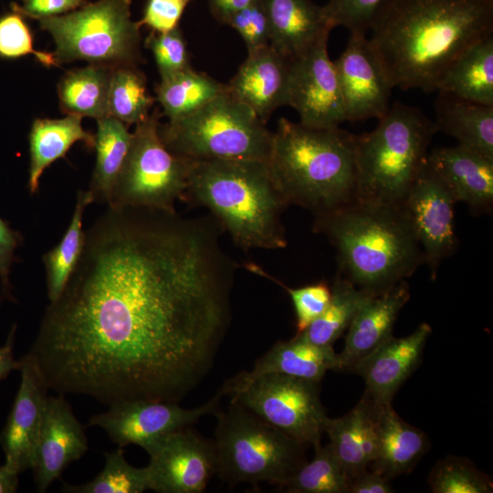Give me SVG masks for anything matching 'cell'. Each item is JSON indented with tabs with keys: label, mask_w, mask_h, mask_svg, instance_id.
Wrapping results in <instances>:
<instances>
[{
	"label": "cell",
	"mask_w": 493,
	"mask_h": 493,
	"mask_svg": "<svg viewBox=\"0 0 493 493\" xmlns=\"http://www.w3.org/2000/svg\"><path fill=\"white\" fill-rule=\"evenodd\" d=\"M234 268L214 221L108 206L29 353L58 394L179 402L225 337Z\"/></svg>",
	"instance_id": "6da1fadb"
},
{
	"label": "cell",
	"mask_w": 493,
	"mask_h": 493,
	"mask_svg": "<svg viewBox=\"0 0 493 493\" xmlns=\"http://www.w3.org/2000/svg\"><path fill=\"white\" fill-rule=\"evenodd\" d=\"M371 31L393 88L435 91L460 54L493 35V0H394Z\"/></svg>",
	"instance_id": "7a4b0ae2"
},
{
	"label": "cell",
	"mask_w": 493,
	"mask_h": 493,
	"mask_svg": "<svg viewBox=\"0 0 493 493\" xmlns=\"http://www.w3.org/2000/svg\"><path fill=\"white\" fill-rule=\"evenodd\" d=\"M314 229L335 247L339 273L372 295L405 280L425 263L402 206L355 200L315 217Z\"/></svg>",
	"instance_id": "3957f363"
},
{
	"label": "cell",
	"mask_w": 493,
	"mask_h": 493,
	"mask_svg": "<svg viewBox=\"0 0 493 493\" xmlns=\"http://www.w3.org/2000/svg\"><path fill=\"white\" fill-rule=\"evenodd\" d=\"M267 165L287 205L315 217L356 200L355 135L340 127L316 129L280 118Z\"/></svg>",
	"instance_id": "277c9868"
},
{
	"label": "cell",
	"mask_w": 493,
	"mask_h": 493,
	"mask_svg": "<svg viewBox=\"0 0 493 493\" xmlns=\"http://www.w3.org/2000/svg\"><path fill=\"white\" fill-rule=\"evenodd\" d=\"M184 197L209 209L219 226L246 251L287 246L281 221L287 204L265 162L195 161Z\"/></svg>",
	"instance_id": "5b68a950"
},
{
	"label": "cell",
	"mask_w": 493,
	"mask_h": 493,
	"mask_svg": "<svg viewBox=\"0 0 493 493\" xmlns=\"http://www.w3.org/2000/svg\"><path fill=\"white\" fill-rule=\"evenodd\" d=\"M436 131L421 110L396 102L373 131L355 135L356 200L402 206Z\"/></svg>",
	"instance_id": "8992f818"
},
{
	"label": "cell",
	"mask_w": 493,
	"mask_h": 493,
	"mask_svg": "<svg viewBox=\"0 0 493 493\" xmlns=\"http://www.w3.org/2000/svg\"><path fill=\"white\" fill-rule=\"evenodd\" d=\"M216 472L229 485L270 482L279 487L305 463L304 446L236 401L214 414Z\"/></svg>",
	"instance_id": "52a82bcc"
},
{
	"label": "cell",
	"mask_w": 493,
	"mask_h": 493,
	"mask_svg": "<svg viewBox=\"0 0 493 493\" xmlns=\"http://www.w3.org/2000/svg\"><path fill=\"white\" fill-rule=\"evenodd\" d=\"M159 134L172 152L194 161L267 163L273 132L226 91L189 115L159 124Z\"/></svg>",
	"instance_id": "ba28073f"
},
{
	"label": "cell",
	"mask_w": 493,
	"mask_h": 493,
	"mask_svg": "<svg viewBox=\"0 0 493 493\" xmlns=\"http://www.w3.org/2000/svg\"><path fill=\"white\" fill-rule=\"evenodd\" d=\"M131 0H99L69 13L39 20L55 42L58 63L86 60L111 68L134 65L140 26L131 20Z\"/></svg>",
	"instance_id": "9c48e42d"
},
{
	"label": "cell",
	"mask_w": 493,
	"mask_h": 493,
	"mask_svg": "<svg viewBox=\"0 0 493 493\" xmlns=\"http://www.w3.org/2000/svg\"><path fill=\"white\" fill-rule=\"evenodd\" d=\"M194 162L164 145L157 116L151 115L136 124L108 206L175 212L174 204L184 197Z\"/></svg>",
	"instance_id": "30bf717a"
},
{
	"label": "cell",
	"mask_w": 493,
	"mask_h": 493,
	"mask_svg": "<svg viewBox=\"0 0 493 493\" xmlns=\"http://www.w3.org/2000/svg\"><path fill=\"white\" fill-rule=\"evenodd\" d=\"M231 397L302 446L320 445L328 416L319 382L267 374Z\"/></svg>",
	"instance_id": "8fae6325"
},
{
	"label": "cell",
	"mask_w": 493,
	"mask_h": 493,
	"mask_svg": "<svg viewBox=\"0 0 493 493\" xmlns=\"http://www.w3.org/2000/svg\"><path fill=\"white\" fill-rule=\"evenodd\" d=\"M223 393L188 409L177 402L133 400L110 405L108 411L89 418L88 426H99L119 447L136 445L149 455L171 434L219 409Z\"/></svg>",
	"instance_id": "7c38bea8"
},
{
	"label": "cell",
	"mask_w": 493,
	"mask_h": 493,
	"mask_svg": "<svg viewBox=\"0 0 493 493\" xmlns=\"http://www.w3.org/2000/svg\"><path fill=\"white\" fill-rule=\"evenodd\" d=\"M325 38L303 55L288 60L286 106L293 108L299 123L316 129L340 127L347 121L337 69Z\"/></svg>",
	"instance_id": "4fadbf2b"
},
{
	"label": "cell",
	"mask_w": 493,
	"mask_h": 493,
	"mask_svg": "<svg viewBox=\"0 0 493 493\" xmlns=\"http://www.w3.org/2000/svg\"><path fill=\"white\" fill-rule=\"evenodd\" d=\"M456 204L451 192L426 160L402 207L419 241L432 277L435 276L442 261L452 256L456 247Z\"/></svg>",
	"instance_id": "5bb4252c"
},
{
	"label": "cell",
	"mask_w": 493,
	"mask_h": 493,
	"mask_svg": "<svg viewBox=\"0 0 493 493\" xmlns=\"http://www.w3.org/2000/svg\"><path fill=\"white\" fill-rule=\"evenodd\" d=\"M149 456L150 489L159 493H201L216 472L214 441L188 427L168 435Z\"/></svg>",
	"instance_id": "9a60e30c"
},
{
	"label": "cell",
	"mask_w": 493,
	"mask_h": 493,
	"mask_svg": "<svg viewBox=\"0 0 493 493\" xmlns=\"http://www.w3.org/2000/svg\"><path fill=\"white\" fill-rule=\"evenodd\" d=\"M334 64L347 121L382 118L390 108L393 87L366 35L351 33L344 51Z\"/></svg>",
	"instance_id": "2e32d148"
},
{
	"label": "cell",
	"mask_w": 493,
	"mask_h": 493,
	"mask_svg": "<svg viewBox=\"0 0 493 493\" xmlns=\"http://www.w3.org/2000/svg\"><path fill=\"white\" fill-rule=\"evenodd\" d=\"M19 371L20 385L0 434L5 465L17 474L33 468L49 389L29 352L20 360Z\"/></svg>",
	"instance_id": "e0dca14e"
},
{
	"label": "cell",
	"mask_w": 493,
	"mask_h": 493,
	"mask_svg": "<svg viewBox=\"0 0 493 493\" xmlns=\"http://www.w3.org/2000/svg\"><path fill=\"white\" fill-rule=\"evenodd\" d=\"M88 447L83 426L64 395L48 396L32 468L37 491L45 492Z\"/></svg>",
	"instance_id": "ac0fdd59"
},
{
	"label": "cell",
	"mask_w": 493,
	"mask_h": 493,
	"mask_svg": "<svg viewBox=\"0 0 493 493\" xmlns=\"http://www.w3.org/2000/svg\"><path fill=\"white\" fill-rule=\"evenodd\" d=\"M431 333V326L422 323L405 337L391 336L359 361L352 372L363 378L364 394L377 404H391L399 387L416 369Z\"/></svg>",
	"instance_id": "d6986e66"
},
{
	"label": "cell",
	"mask_w": 493,
	"mask_h": 493,
	"mask_svg": "<svg viewBox=\"0 0 493 493\" xmlns=\"http://www.w3.org/2000/svg\"><path fill=\"white\" fill-rule=\"evenodd\" d=\"M288 77V59L268 45L247 53L226 85L232 97L267 122L278 108L286 106Z\"/></svg>",
	"instance_id": "ffe728a7"
},
{
	"label": "cell",
	"mask_w": 493,
	"mask_h": 493,
	"mask_svg": "<svg viewBox=\"0 0 493 493\" xmlns=\"http://www.w3.org/2000/svg\"><path fill=\"white\" fill-rule=\"evenodd\" d=\"M329 370L338 371V358L332 346H320L299 336L288 341H278L252 370L242 372L226 381L219 390L223 395L233 396L256 379L272 373H281L319 382Z\"/></svg>",
	"instance_id": "44dd1931"
},
{
	"label": "cell",
	"mask_w": 493,
	"mask_h": 493,
	"mask_svg": "<svg viewBox=\"0 0 493 493\" xmlns=\"http://www.w3.org/2000/svg\"><path fill=\"white\" fill-rule=\"evenodd\" d=\"M427 163L455 200L475 213H489L493 206V160L461 145L435 148Z\"/></svg>",
	"instance_id": "7402d4cb"
},
{
	"label": "cell",
	"mask_w": 493,
	"mask_h": 493,
	"mask_svg": "<svg viewBox=\"0 0 493 493\" xmlns=\"http://www.w3.org/2000/svg\"><path fill=\"white\" fill-rule=\"evenodd\" d=\"M410 299L409 285L402 280L373 296L356 313L339 354L338 371H352L355 364L393 336V325Z\"/></svg>",
	"instance_id": "603a6c76"
},
{
	"label": "cell",
	"mask_w": 493,
	"mask_h": 493,
	"mask_svg": "<svg viewBox=\"0 0 493 493\" xmlns=\"http://www.w3.org/2000/svg\"><path fill=\"white\" fill-rule=\"evenodd\" d=\"M269 24V45L287 59L296 58L334 27L324 5L311 0H262Z\"/></svg>",
	"instance_id": "cb8c5ba5"
},
{
	"label": "cell",
	"mask_w": 493,
	"mask_h": 493,
	"mask_svg": "<svg viewBox=\"0 0 493 493\" xmlns=\"http://www.w3.org/2000/svg\"><path fill=\"white\" fill-rule=\"evenodd\" d=\"M427 446L425 434L403 420L391 404H377L376 450L372 470L388 480L408 473Z\"/></svg>",
	"instance_id": "d4e9b609"
},
{
	"label": "cell",
	"mask_w": 493,
	"mask_h": 493,
	"mask_svg": "<svg viewBox=\"0 0 493 493\" xmlns=\"http://www.w3.org/2000/svg\"><path fill=\"white\" fill-rule=\"evenodd\" d=\"M376 410L377 404L363 394L349 413L338 418L327 419L325 433L350 480L373 461Z\"/></svg>",
	"instance_id": "484cf974"
},
{
	"label": "cell",
	"mask_w": 493,
	"mask_h": 493,
	"mask_svg": "<svg viewBox=\"0 0 493 493\" xmlns=\"http://www.w3.org/2000/svg\"><path fill=\"white\" fill-rule=\"evenodd\" d=\"M434 122L458 145L493 160V106L438 92Z\"/></svg>",
	"instance_id": "4316f807"
},
{
	"label": "cell",
	"mask_w": 493,
	"mask_h": 493,
	"mask_svg": "<svg viewBox=\"0 0 493 493\" xmlns=\"http://www.w3.org/2000/svg\"><path fill=\"white\" fill-rule=\"evenodd\" d=\"M435 91L493 106V35L460 54L439 79Z\"/></svg>",
	"instance_id": "83f0119b"
},
{
	"label": "cell",
	"mask_w": 493,
	"mask_h": 493,
	"mask_svg": "<svg viewBox=\"0 0 493 493\" xmlns=\"http://www.w3.org/2000/svg\"><path fill=\"white\" fill-rule=\"evenodd\" d=\"M81 117L68 115L62 119H36L29 133L30 165L27 187L31 194L38 190L40 177L46 168L65 157L70 147L82 142L94 148L95 135L86 131Z\"/></svg>",
	"instance_id": "f1b7e54d"
},
{
	"label": "cell",
	"mask_w": 493,
	"mask_h": 493,
	"mask_svg": "<svg viewBox=\"0 0 493 493\" xmlns=\"http://www.w3.org/2000/svg\"><path fill=\"white\" fill-rule=\"evenodd\" d=\"M96 164L89 191L95 201L110 205L112 194L124 165L132 133L127 125L111 116L97 120Z\"/></svg>",
	"instance_id": "f546056e"
},
{
	"label": "cell",
	"mask_w": 493,
	"mask_h": 493,
	"mask_svg": "<svg viewBox=\"0 0 493 493\" xmlns=\"http://www.w3.org/2000/svg\"><path fill=\"white\" fill-rule=\"evenodd\" d=\"M112 68L89 64L68 71L58 86L61 110L68 115L97 120L109 116L108 96Z\"/></svg>",
	"instance_id": "4dcf8cb0"
},
{
	"label": "cell",
	"mask_w": 493,
	"mask_h": 493,
	"mask_svg": "<svg viewBox=\"0 0 493 493\" xmlns=\"http://www.w3.org/2000/svg\"><path fill=\"white\" fill-rule=\"evenodd\" d=\"M226 91V84L189 68L162 78L156 87V100L163 114L173 121L191 114Z\"/></svg>",
	"instance_id": "1f68e13d"
},
{
	"label": "cell",
	"mask_w": 493,
	"mask_h": 493,
	"mask_svg": "<svg viewBox=\"0 0 493 493\" xmlns=\"http://www.w3.org/2000/svg\"><path fill=\"white\" fill-rule=\"evenodd\" d=\"M373 296L376 295L358 288L338 272L326 309L296 336L316 345L332 346L348 330L361 307Z\"/></svg>",
	"instance_id": "d6a6232c"
},
{
	"label": "cell",
	"mask_w": 493,
	"mask_h": 493,
	"mask_svg": "<svg viewBox=\"0 0 493 493\" xmlns=\"http://www.w3.org/2000/svg\"><path fill=\"white\" fill-rule=\"evenodd\" d=\"M93 202L89 190L78 192L74 213L62 239L43 256L49 302L60 296L80 260L86 241L82 219L86 207Z\"/></svg>",
	"instance_id": "836d02e7"
},
{
	"label": "cell",
	"mask_w": 493,
	"mask_h": 493,
	"mask_svg": "<svg viewBox=\"0 0 493 493\" xmlns=\"http://www.w3.org/2000/svg\"><path fill=\"white\" fill-rule=\"evenodd\" d=\"M154 99L149 94L144 75L135 65L112 68L109 96L108 114L128 124H138L151 115Z\"/></svg>",
	"instance_id": "e575fe53"
},
{
	"label": "cell",
	"mask_w": 493,
	"mask_h": 493,
	"mask_svg": "<svg viewBox=\"0 0 493 493\" xmlns=\"http://www.w3.org/2000/svg\"><path fill=\"white\" fill-rule=\"evenodd\" d=\"M314 449L313 459L279 488L290 493H349L350 477L331 445H319Z\"/></svg>",
	"instance_id": "d590c367"
},
{
	"label": "cell",
	"mask_w": 493,
	"mask_h": 493,
	"mask_svg": "<svg viewBox=\"0 0 493 493\" xmlns=\"http://www.w3.org/2000/svg\"><path fill=\"white\" fill-rule=\"evenodd\" d=\"M105 465L99 475L81 485L65 483L63 491L70 493H142L150 489L148 470L130 465L122 447L106 452Z\"/></svg>",
	"instance_id": "8d00e7d4"
},
{
	"label": "cell",
	"mask_w": 493,
	"mask_h": 493,
	"mask_svg": "<svg viewBox=\"0 0 493 493\" xmlns=\"http://www.w3.org/2000/svg\"><path fill=\"white\" fill-rule=\"evenodd\" d=\"M428 483L434 493H491L492 480L467 458L448 456L433 467Z\"/></svg>",
	"instance_id": "74e56055"
},
{
	"label": "cell",
	"mask_w": 493,
	"mask_h": 493,
	"mask_svg": "<svg viewBox=\"0 0 493 493\" xmlns=\"http://www.w3.org/2000/svg\"><path fill=\"white\" fill-rule=\"evenodd\" d=\"M394 0H330L325 10L334 27L341 26L350 33L371 30Z\"/></svg>",
	"instance_id": "f35d334b"
},
{
	"label": "cell",
	"mask_w": 493,
	"mask_h": 493,
	"mask_svg": "<svg viewBox=\"0 0 493 493\" xmlns=\"http://www.w3.org/2000/svg\"><path fill=\"white\" fill-rule=\"evenodd\" d=\"M247 268L257 275L273 280L288 293L296 313V334L302 332L316 319H318L330 303L331 288H330L326 282L320 281L304 287L292 288L272 278L261 267L254 264L247 265Z\"/></svg>",
	"instance_id": "ab89813d"
},
{
	"label": "cell",
	"mask_w": 493,
	"mask_h": 493,
	"mask_svg": "<svg viewBox=\"0 0 493 493\" xmlns=\"http://www.w3.org/2000/svg\"><path fill=\"white\" fill-rule=\"evenodd\" d=\"M33 55L46 67H58L54 53L36 50L33 46L32 33L23 16L13 11L0 17V57L17 58Z\"/></svg>",
	"instance_id": "60d3db41"
},
{
	"label": "cell",
	"mask_w": 493,
	"mask_h": 493,
	"mask_svg": "<svg viewBox=\"0 0 493 493\" xmlns=\"http://www.w3.org/2000/svg\"><path fill=\"white\" fill-rule=\"evenodd\" d=\"M161 79L192 68L185 39L179 26L166 33L152 31L145 41Z\"/></svg>",
	"instance_id": "b9f144b4"
},
{
	"label": "cell",
	"mask_w": 493,
	"mask_h": 493,
	"mask_svg": "<svg viewBox=\"0 0 493 493\" xmlns=\"http://www.w3.org/2000/svg\"><path fill=\"white\" fill-rule=\"evenodd\" d=\"M244 40L247 53L269 45L270 32L267 12L262 0H256L236 12L226 21Z\"/></svg>",
	"instance_id": "7bdbcfd3"
},
{
	"label": "cell",
	"mask_w": 493,
	"mask_h": 493,
	"mask_svg": "<svg viewBox=\"0 0 493 493\" xmlns=\"http://www.w3.org/2000/svg\"><path fill=\"white\" fill-rule=\"evenodd\" d=\"M192 0H148L138 25L156 33H166L178 26L184 9Z\"/></svg>",
	"instance_id": "ee69618b"
},
{
	"label": "cell",
	"mask_w": 493,
	"mask_h": 493,
	"mask_svg": "<svg viewBox=\"0 0 493 493\" xmlns=\"http://www.w3.org/2000/svg\"><path fill=\"white\" fill-rule=\"evenodd\" d=\"M23 243L20 232L14 230L9 223L0 217V282L2 300L16 301L9 278L11 267L16 257L15 252Z\"/></svg>",
	"instance_id": "f6af8a7d"
},
{
	"label": "cell",
	"mask_w": 493,
	"mask_h": 493,
	"mask_svg": "<svg viewBox=\"0 0 493 493\" xmlns=\"http://www.w3.org/2000/svg\"><path fill=\"white\" fill-rule=\"evenodd\" d=\"M22 5L13 3V11L23 16L34 19H45L64 15L84 5L85 0H21Z\"/></svg>",
	"instance_id": "bcb514c9"
},
{
	"label": "cell",
	"mask_w": 493,
	"mask_h": 493,
	"mask_svg": "<svg viewBox=\"0 0 493 493\" xmlns=\"http://www.w3.org/2000/svg\"><path fill=\"white\" fill-rule=\"evenodd\" d=\"M394 489L381 474L364 469L350 482L349 493H392Z\"/></svg>",
	"instance_id": "7dc6e473"
},
{
	"label": "cell",
	"mask_w": 493,
	"mask_h": 493,
	"mask_svg": "<svg viewBox=\"0 0 493 493\" xmlns=\"http://www.w3.org/2000/svg\"><path fill=\"white\" fill-rule=\"evenodd\" d=\"M16 330V325L14 324L7 339L3 346L0 347V381L5 379L12 371L19 370L20 361L14 359V340Z\"/></svg>",
	"instance_id": "c3c4849f"
},
{
	"label": "cell",
	"mask_w": 493,
	"mask_h": 493,
	"mask_svg": "<svg viewBox=\"0 0 493 493\" xmlns=\"http://www.w3.org/2000/svg\"><path fill=\"white\" fill-rule=\"evenodd\" d=\"M255 1L256 0H208V4L214 16L218 21L225 24L230 16Z\"/></svg>",
	"instance_id": "681fc988"
},
{
	"label": "cell",
	"mask_w": 493,
	"mask_h": 493,
	"mask_svg": "<svg viewBox=\"0 0 493 493\" xmlns=\"http://www.w3.org/2000/svg\"><path fill=\"white\" fill-rule=\"evenodd\" d=\"M18 475L5 464L0 467V493H14L18 487Z\"/></svg>",
	"instance_id": "f907efd6"
}]
</instances>
